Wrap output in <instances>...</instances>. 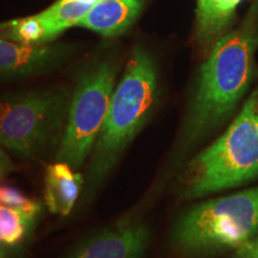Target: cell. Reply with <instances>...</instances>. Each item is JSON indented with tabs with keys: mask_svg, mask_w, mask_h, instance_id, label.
<instances>
[{
	"mask_svg": "<svg viewBox=\"0 0 258 258\" xmlns=\"http://www.w3.org/2000/svg\"><path fill=\"white\" fill-rule=\"evenodd\" d=\"M116 76L117 66L112 61H101L79 79L57 152V160L73 170L83 165L98 139L110 106Z\"/></svg>",
	"mask_w": 258,
	"mask_h": 258,
	"instance_id": "5b68a950",
	"label": "cell"
},
{
	"mask_svg": "<svg viewBox=\"0 0 258 258\" xmlns=\"http://www.w3.org/2000/svg\"><path fill=\"white\" fill-rule=\"evenodd\" d=\"M148 243L143 225H128L86 244L72 258H140Z\"/></svg>",
	"mask_w": 258,
	"mask_h": 258,
	"instance_id": "ba28073f",
	"label": "cell"
},
{
	"mask_svg": "<svg viewBox=\"0 0 258 258\" xmlns=\"http://www.w3.org/2000/svg\"><path fill=\"white\" fill-rule=\"evenodd\" d=\"M258 178V89L251 93L227 131L189 164L184 196L207 194L243 185Z\"/></svg>",
	"mask_w": 258,
	"mask_h": 258,
	"instance_id": "3957f363",
	"label": "cell"
},
{
	"mask_svg": "<svg viewBox=\"0 0 258 258\" xmlns=\"http://www.w3.org/2000/svg\"><path fill=\"white\" fill-rule=\"evenodd\" d=\"M258 235V186L194 207L179 221L176 241L192 253L237 249Z\"/></svg>",
	"mask_w": 258,
	"mask_h": 258,
	"instance_id": "277c9868",
	"label": "cell"
},
{
	"mask_svg": "<svg viewBox=\"0 0 258 258\" xmlns=\"http://www.w3.org/2000/svg\"><path fill=\"white\" fill-rule=\"evenodd\" d=\"M257 46L256 2L239 28L215 42L201 66L184 128L186 144L200 140L230 117L252 82Z\"/></svg>",
	"mask_w": 258,
	"mask_h": 258,
	"instance_id": "6da1fadb",
	"label": "cell"
},
{
	"mask_svg": "<svg viewBox=\"0 0 258 258\" xmlns=\"http://www.w3.org/2000/svg\"><path fill=\"white\" fill-rule=\"evenodd\" d=\"M64 108V97L53 92L0 102V144L24 156H35L56 143Z\"/></svg>",
	"mask_w": 258,
	"mask_h": 258,
	"instance_id": "8992f818",
	"label": "cell"
},
{
	"mask_svg": "<svg viewBox=\"0 0 258 258\" xmlns=\"http://www.w3.org/2000/svg\"><path fill=\"white\" fill-rule=\"evenodd\" d=\"M60 57L57 48L0 38V72L28 73L49 66Z\"/></svg>",
	"mask_w": 258,
	"mask_h": 258,
	"instance_id": "30bf717a",
	"label": "cell"
},
{
	"mask_svg": "<svg viewBox=\"0 0 258 258\" xmlns=\"http://www.w3.org/2000/svg\"><path fill=\"white\" fill-rule=\"evenodd\" d=\"M234 258H258V235L237 247Z\"/></svg>",
	"mask_w": 258,
	"mask_h": 258,
	"instance_id": "9a60e30c",
	"label": "cell"
},
{
	"mask_svg": "<svg viewBox=\"0 0 258 258\" xmlns=\"http://www.w3.org/2000/svg\"><path fill=\"white\" fill-rule=\"evenodd\" d=\"M158 99V73L143 48L132 53L121 82L115 86L104 124L95 144L90 180L102 179L124 148L143 129Z\"/></svg>",
	"mask_w": 258,
	"mask_h": 258,
	"instance_id": "7a4b0ae2",
	"label": "cell"
},
{
	"mask_svg": "<svg viewBox=\"0 0 258 258\" xmlns=\"http://www.w3.org/2000/svg\"><path fill=\"white\" fill-rule=\"evenodd\" d=\"M0 31L8 40L25 44H46L51 42L49 31L38 15L2 24Z\"/></svg>",
	"mask_w": 258,
	"mask_h": 258,
	"instance_id": "4fadbf2b",
	"label": "cell"
},
{
	"mask_svg": "<svg viewBox=\"0 0 258 258\" xmlns=\"http://www.w3.org/2000/svg\"><path fill=\"white\" fill-rule=\"evenodd\" d=\"M0 258H2V252H0Z\"/></svg>",
	"mask_w": 258,
	"mask_h": 258,
	"instance_id": "e0dca14e",
	"label": "cell"
},
{
	"mask_svg": "<svg viewBox=\"0 0 258 258\" xmlns=\"http://www.w3.org/2000/svg\"><path fill=\"white\" fill-rule=\"evenodd\" d=\"M64 2H82V3H85V4L96 5L98 4L99 2H102V0H64Z\"/></svg>",
	"mask_w": 258,
	"mask_h": 258,
	"instance_id": "2e32d148",
	"label": "cell"
},
{
	"mask_svg": "<svg viewBox=\"0 0 258 258\" xmlns=\"http://www.w3.org/2000/svg\"><path fill=\"white\" fill-rule=\"evenodd\" d=\"M243 0H196V41L202 50L211 51L230 27L235 10Z\"/></svg>",
	"mask_w": 258,
	"mask_h": 258,
	"instance_id": "9c48e42d",
	"label": "cell"
},
{
	"mask_svg": "<svg viewBox=\"0 0 258 258\" xmlns=\"http://www.w3.org/2000/svg\"><path fill=\"white\" fill-rule=\"evenodd\" d=\"M146 0H102L82 18L78 27L106 37L124 34L143 11Z\"/></svg>",
	"mask_w": 258,
	"mask_h": 258,
	"instance_id": "52a82bcc",
	"label": "cell"
},
{
	"mask_svg": "<svg viewBox=\"0 0 258 258\" xmlns=\"http://www.w3.org/2000/svg\"><path fill=\"white\" fill-rule=\"evenodd\" d=\"M93 5L85 4L82 2H64L57 0L55 4L40 12V17L49 31L50 40L54 41L57 36L67 29L78 25Z\"/></svg>",
	"mask_w": 258,
	"mask_h": 258,
	"instance_id": "7c38bea8",
	"label": "cell"
},
{
	"mask_svg": "<svg viewBox=\"0 0 258 258\" xmlns=\"http://www.w3.org/2000/svg\"><path fill=\"white\" fill-rule=\"evenodd\" d=\"M36 203L18 190L10 186H0V205L12 208H27L35 206Z\"/></svg>",
	"mask_w": 258,
	"mask_h": 258,
	"instance_id": "5bb4252c",
	"label": "cell"
},
{
	"mask_svg": "<svg viewBox=\"0 0 258 258\" xmlns=\"http://www.w3.org/2000/svg\"><path fill=\"white\" fill-rule=\"evenodd\" d=\"M84 178L64 163L47 167L44 198L49 211L54 214L69 215L78 199Z\"/></svg>",
	"mask_w": 258,
	"mask_h": 258,
	"instance_id": "8fae6325",
	"label": "cell"
}]
</instances>
